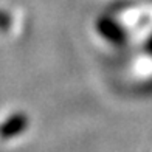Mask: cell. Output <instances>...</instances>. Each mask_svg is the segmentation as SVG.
I'll use <instances>...</instances> for the list:
<instances>
[{
	"label": "cell",
	"mask_w": 152,
	"mask_h": 152,
	"mask_svg": "<svg viewBox=\"0 0 152 152\" xmlns=\"http://www.w3.org/2000/svg\"><path fill=\"white\" fill-rule=\"evenodd\" d=\"M25 126H26V118L25 116L23 115H14L11 120H8L2 126L0 134H2L3 138H10V137H14V135L20 134Z\"/></svg>",
	"instance_id": "obj_1"
},
{
	"label": "cell",
	"mask_w": 152,
	"mask_h": 152,
	"mask_svg": "<svg viewBox=\"0 0 152 152\" xmlns=\"http://www.w3.org/2000/svg\"><path fill=\"white\" fill-rule=\"evenodd\" d=\"M99 31L104 34V36L110 40H121V31L120 28L116 26L113 22H110V20H106V19H102L101 22H99Z\"/></svg>",
	"instance_id": "obj_2"
},
{
	"label": "cell",
	"mask_w": 152,
	"mask_h": 152,
	"mask_svg": "<svg viewBox=\"0 0 152 152\" xmlns=\"http://www.w3.org/2000/svg\"><path fill=\"white\" fill-rule=\"evenodd\" d=\"M8 26H10V19L6 14H3L2 11H0V30L5 31V30H8Z\"/></svg>",
	"instance_id": "obj_3"
}]
</instances>
